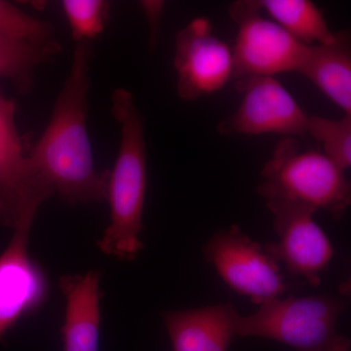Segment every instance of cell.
I'll use <instances>...</instances> for the list:
<instances>
[{
  "label": "cell",
  "instance_id": "6da1fadb",
  "mask_svg": "<svg viewBox=\"0 0 351 351\" xmlns=\"http://www.w3.org/2000/svg\"><path fill=\"white\" fill-rule=\"evenodd\" d=\"M89 41L76 45L73 63L52 117L29 156L62 200L69 205L107 200L108 172H97L86 128Z\"/></svg>",
  "mask_w": 351,
  "mask_h": 351
},
{
  "label": "cell",
  "instance_id": "7a4b0ae2",
  "mask_svg": "<svg viewBox=\"0 0 351 351\" xmlns=\"http://www.w3.org/2000/svg\"><path fill=\"white\" fill-rule=\"evenodd\" d=\"M112 113L120 124L121 137L117 160L108 172L110 225L97 245L105 255L133 261L144 248L140 239L147 189L144 121L133 95L122 88L113 92Z\"/></svg>",
  "mask_w": 351,
  "mask_h": 351
},
{
  "label": "cell",
  "instance_id": "3957f363",
  "mask_svg": "<svg viewBox=\"0 0 351 351\" xmlns=\"http://www.w3.org/2000/svg\"><path fill=\"white\" fill-rule=\"evenodd\" d=\"M345 171L322 152L304 149L295 138H283L262 170L258 193L265 202L284 201L345 217L351 203L350 182Z\"/></svg>",
  "mask_w": 351,
  "mask_h": 351
},
{
  "label": "cell",
  "instance_id": "277c9868",
  "mask_svg": "<svg viewBox=\"0 0 351 351\" xmlns=\"http://www.w3.org/2000/svg\"><path fill=\"white\" fill-rule=\"evenodd\" d=\"M348 307V300L334 295L277 298L250 316L239 315L235 335L274 339L298 351H351L350 339L336 330Z\"/></svg>",
  "mask_w": 351,
  "mask_h": 351
},
{
  "label": "cell",
  "instance_id": "5b68a950",
  "mask_svg": "<svg viewBox=\"0 0 351 351\" xmlns=\"http://www.w3.org/2000/svg\"><path fill=\"white\" fill-rule=\"evenodd\" d=\"M15 104L0 95V223L32 226L39 207L55 189L39 172L18 133Z\"/></svg>",
  "mask_w": 351,
  "mask_h": 351
},
{
  "label": "cell",
  "instance_id": "8992f818",
  "mask_svg": "<svg viewBox=\"0 0 351 351\" xmlns=\"http://www.w3.org/2000/svg\"><path fill=\"white\" fill-rule=\"evenodd\" d=\"M260 12L257 0L230 4V17L239 25L232 49V77L237 80L298 71L306 58L308 46Z\"/></svg>",
  "mask_w": 351,
  "mask_h": 351
},
{
  "label": "cell",
  "instance_id": "52a82bcc",
  "mask_svg": "<svg viewBox=\"0 0 351 351\" xmlns=\"http://www.w3.org/2000/svg\"><path fill=\"white\" fill-rule=\"evenodd\" d=\"M203 253L228 287L255 304L262 306L287 291L278 263L237 226L217 232Z\"/></svg>",
  "mask_w": 351,
  "mask_h": 351
},
{
  "label": "cell",
  "instance_id": "ba28073f",
  "mask_svg": "<svg viewBox=\"0 0 351 351\" xmlns=\"http://www.w3.org/2000/svg\"><path fill=\"white\" fill-rule=\"evenodd\" d=\"M235 86L243 93V99L237 112L219 124V134L306 137L308 115L276 78H242Z\"/></svg>",
  "mask_w": 351,
  "mask_h": 351
},
{
  "label": "cell",
  "instance_id": "9c48e42d",
  "mask_svg": "<svg viewBox=\"0 0 351 351\" xmlns=\"http://www.w3.org/2000/svg\"><path fill=\"white\" fill-rule=\"evenodd\" d=\"M267 206L274 216L278 242L263 246L277 263H285L292 276H302L313 287L320 284V274L327 270L334 248L325 232L313 221L314 210L284 201H269Z\"/></svg>",
  "mask_w": 351,
  "mask_h": 351
},
{
  "label": "cell",
  "instance_id": "30bf717a",
  "mask_svg": "<svg viewBox=\"0 0 351 351\" xmlns=\"http://www.w3.org/2000/svg\"><path fill=\"white\" fill-rule=\"evenodd\" d=\"M174 66L178 95L193 101L219 91L232 77V50L213 36L209 20L196 18L176 36Z\"/></svg>",
  "mask_w": 351,
  "mask_h": 351
},
{
  "label": "cell",
  "instance_id": "8fae6325",
  "mask_svg": "<svg viewBox=\"0 0 351 351\" xmlns=\"http://www.w3.org/2000/svg\"><path fill=\"white\" fill-rule=\"evenodd\" d=\"M31 230L32 226L14 230L0 254V339L47 298V279L27 248Z\"/></svg>",
  "mask_w": 351,
  "mask_h": 351
},
{
  "label": "cell",
  "instance_id": "7c38bea8",
  "mask_svg": "<svg viewBox=\"0 0 351 351\" xmlns=\"http://www.w3.org/2000/svg\"><path fill=\"white\" fill-rule=\"evenodd\" d=\"M232 304L168 311L162 319L173 351H228L239 317Z\"/></svg>",
  "mask_w": 351,
  "mask_h": 351
},
{
  "label": "cell",
  "instance_id": "4fadbf2b",
  "mask_svg": "<svg viewBox=\"0 0 351 351\" xmlns=\"http://www.w3.org/2000/svg\"><path fill=\"white\" fill-rule=\"evenodd\" d=\"M101 272L68 274L60 279L66 308L61 334L64 351H98L101 327Z\"/></svg>",
  "mask_w": 351,
  "mask_h": 351
},
{
  "label": "cell",
  "instance_id": "5bb4252c",
  "mask_svg": "<svg viewBox=\"0 0 351 351\" xmlns=\"http://www.w3.org/2000/svg\"><path fill=\"white\" fill-rule=\"evenodd\" d=\"M298 73L313 82L345 114H351V36L350 31L335 34L334 40L308 46Z\"/></svg>",
  "mask_w": 351,
  "mask_h": 351
},
{
  "label": "cell",
  "instance_id": "9a60e30c",
  "mask_svg": "<svg viewBox=\"0 0 351 351\" xmlns=\"http://www.w3.org/2000/svg\"><path fill=\"white\" fill-rule=\"evenodd\" d=\"M274 23L304 45L331 43L335 32L328 27L324 16L309 0H257Z\"/></svg>",
  "mask_w": 351,
  "mask_h": 351
},
{
  "label": "cell",
  "instance_id": "2e32d148",
  "mask_svg": "<svg viewBox=\"0 0 351 351\" xmlns=\"http://www.w3.org/2000/svg\"><path fill=\"white\" fill-rule=\"evenodd\" d=\"M59 51L56 41L38 44L0 34V77L8 78L20 92L29 93L34 84V69L54 59Z\"/></svg>",
  "mask_w": 351,
  "mask_h": 351
},
{
  "label": "cell",
  "instance_id": "e0dca14e",
  "mask_svg": "<svg viewBox=\"0 0 351 351\" xmlns=\"http://www.w3.org/2000/svg\"><path fill=\"white\" fill-rule=\"evenodd\" d=\"M323 145L324 154L345 171L351 165V114L341 119L308 115L306 136Z\"/></svg>",
  "mask_w": 351,
  "mask_h": 351
},
{
  "label": "cell",
  "instance_id": "ac0fdd59",
  "mask_svg": "<svg viewBox=\"0 0 351 351\" xmlns=\"http://www.w3.org/2000/svg\"><path fill=\"white\" fill-rule=\"evenodd\" d=\"M64 13L77 43L89 41L104 32L110 4L101 0H64Z\"/></svg>",
  "mask_w": 351,
  "mask_h": 351
},
{
  "label": "cell",
  "instance_id": "d6986e66",
  "mask_svg": "<svg viewBox=\"0 0 351 351\" xmlns=\"http://www.w3.org/2000/svg\"><path fill=\"white\" fill-rule=\"evenodd\" d=\"M0 34L32 43H53L49 23L32 18L9 2L0 0Z\"/></svg>",
  "mask_w": 351,
  "mask_h": 351
},
{
  "label": "cell",
  "instance_id": "ffe728a7",
  "mask_svg": "<svg viewBox=\"0 0 351 351\" xmlns=\"http://www.w3.org/2000/svg\"><path fill=\"white\" fill-rule=\"evenodd\" d=\"M144 7L147 19H149V25H151V46L156 45L157 36L159 34V27H160V16L162 13L164 6L162 1H144L142 4Z\"/></svg>",
  "mask_w": 351,
  "mask_h": 351
}]
</instances>
